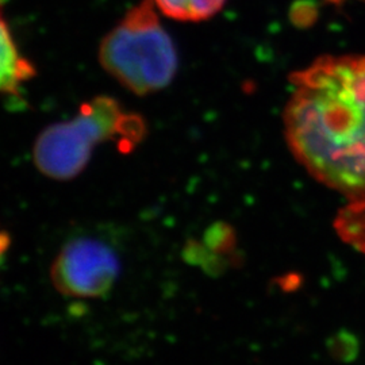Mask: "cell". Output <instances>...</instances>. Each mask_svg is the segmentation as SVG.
I'll return each instance as SVG.
<instances>
[{
  "label": "cell",
  "mask_w": 365,
  "mask_h": 365,
  "mask_svg": "<svg viewBox=\"0 0 365 365\" xmlns=\"http://www.w3.org/2000/svg\"><path fill=\"white\" fill-rule=\"evenodd\" d=\"M287 143L317 180L365 207V56H325L291 78Z\"/></svg>",
  "instance_id": "1"
},
{
  "label": "cell",
  "mask_w": 365,
  "mask_h": 365,
  "mask_svg": "<svg viewBox=\"0 0 365 365\" xmlns=\"http://www.w3.org/2000/svg\"><path fill=\"white\" fill-rule=\"evenodd\" d=\"M144 118L126 111L110 96H96L81 106L78 115L42 131L33 157L41 173L54 180H71L87 167L98 145L114 143L123 153L141 144Z\"/></svg>",
  "instance_id": "2"
},
{
  "label": "cell",
  "mask_w": 365,
  "mask_h": 365,
  "mask_svg": "<svg viewBox=\"0 0 365 365\" xmlns=\"http://www.w3.org/2000/svg\"><path fill=\"white\" fill-rule=\"evenodd\" d=\"M156 9L153 0L131 7L99 48L106 72L140 96L168 87L178 71V53Z\"/></svg>",
  "instance_id": "3"
},
{
  "label": "cell",
  "mask_w": 365,
  "mask_h": 365,
  "mask_svg": "<svg viewBox=\"0 0 365 365\" xmlns=\"http://www.w3.org/2000/svg\"><path fill=\"white\" fill-rule=\"evenodd\" d=\"M119 274L113 249L92 238L68 242L53 262L51 277L56 289L72 298H101L111 291Z\"/></svg>",
  "instance_id": "4"
},
{
  "label": "cell",
  "mask_w": 365,
  "mask_h": 365,
  "mask_svg": "<svg viewBox=\"0 0 365 365\" xmlns=\"http://www.w3.org/2000/svg\"><path fill=\"white\" fill-rule=\"evenodd\" d=\"M34 75V66L19 54L0 10V93H16Z\"/></svg>",
  "instance_id": "5"
},
{
  "label": "cell",
  "mask_w": 365,
  "mask_h": 365,
  "mask_svg": "<svg viewBox=\"0 0 365 365\" xmlns=\"http://www.w3.org/2000/svg\"><path fill=\"white\" fill-rule=\"evenodd\" d=\"M157 10L180 22H200L221 11L226 0H153Z\"/></svg>",
  "instance_id": "6"
},
{
  "label": "cell",
  "mask_w": 365,
  "mask_h": 365,
  "mask_svg": "<svg viewBox=\"0 0 365 365\" xmlns=\"http://www.w3.org/2000/svg\"><path fill=\"white\" fill-rule=\"evenodd\" d=\"M315 16H317V9L312 1L300 0L292 6L291 18L295 25H303V26L310 25L313 24Z\"/></svg>",
  "instance_id": "7"
}]
</instances>
